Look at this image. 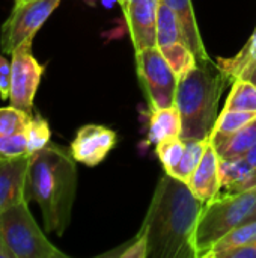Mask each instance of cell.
I'll return each mask as SVG.
<instances>
[{"mask_svg":"<svg viewBox=\"0 0 256 258\" xmlns=\"http://www.w3.org/2000/svg\"><path fill=\"white\" fill-rule=\"evenodd\" d=\"M0 258H12V254H11V251L8 249L6 242H5L2 233H0Z\"/></svg>","mask_w":256,"mask_h":258,"instance_id":"31","label":"cell"},{"mask_svg":"<svg viewBox=\"0 0 256 258\" xmlns=\"http://www.w3.org/2000/svg\"><path fill=\"white\" fill-rule=\"evenodd\" d=\"M128 2H130V0H119V5L124 8V6H127V5H128Z\"/></svg>","mask_w":256,"mask_h":258,"instance_id":"36","label":"cell"},{"mask_svg":"<svg viewBox=\"0 0 256 258\" xmlns=\"http://www.w3.org/2000/svg\"><path fill=\"white\" fill-rule=\"evenodd\" d=\"M32 42L26 41L11 53V83H9V104L27 113L33 110V101L44 76V65H41L32 54Z\"/></svg>","mask_w":256,"mask_h":258,"instance_id":"8","label":"cell"},{"mask_svg":"<svg viewBox=\"0 0 256 258\" xmlns=\"http://www.w3.org/2000/svg\"><path fill=\"white\" fill-rule=\"evenodd\" d=\"M21 2H29V0H15V3H21Z\"/></svg>","mask_w":256,"mask_h":258,"instance_id":"37","label":"cell"},{"mask_svg":"<svg viewBox=\"0 0 256 258\" xmlns=\"http://www.w3.org/2000/svg\"><path fill=\"white\" fill-rule=\"evenodd\" d=\"M256 204V187L240 194L219 195L204 204L195 230L196 258H205L216 243L238 225L244 224Z\"/></svg>","mask_w":256,"mask_h":258,"instance_id":"4","label":"cell"},{"mask_svg":"<svg viewBox=\"0 0 256 258\" xmlns=\"http://www.w3.org/2000/svg\"><path fill=\"white\" fill-rule=\"evenodd\" d=\"M220 183L226 194H240L256 187V172L246 157L220 159Z\"/></svg>","mask_w":256,"mask_h":258,"instance_id":"14","label":"cell"},{"mask_svg":"<svg viewBox=\"0 0 256 258\" xmlns=\"http://www.w3.org/2000/svg\"><path fill=\"white\" fill-rule=\"evenodd\" d=\"M246 160L252 165V168L255 169V172H256V145L246 154Z\"/></svg>","mask_w":256,"mask_h":258,"instance_id":"32","label":"cell"},{"mask_svg":"<svg viewBox=\"0 0 256 258\" xmlns=\"http://www.w3.org/2000/svg\"><path fill=\"white\" fill-rule=\"evenodd\" d=\"M75 163L69 150L53 142L30 156L26 200L39 206L45 233L63 236L69 227L77 192Z\"/></svg>","mask_w":256,"mask_h":258,"instance_id":"2","label":"cell"},{"mask_svg":"<svg viewBox=\"0 0 256 258\" xmlns=\"http://www.w3.org/2000/svg\"><path fill=\"white\" fill-rule=\"evenodd\" d=\"M231 80L211 60L198 63L178 79L175 106L181 116V139L210 138L219 118V100Z\"/></svg>","mask_w":256,"mask_h":258,"instance_id":"3","label":"cell"},{"mask_svg":"<svg viewBox=\"0 0 256 258\" xmlns=\"http://www.w3.org/2000/svg\"><path fill=\"white\" fill-rule=\"evenodd\" d=\"M181 138V116L177 106L152 110L149 122V141L158 144L169 138Z\"/></svg>","mask_w":256,"mask_h":258,"instance_id":"17","label":"cell"},{"mask_svg":"<svg viewBox=\"0 0 256 258\" xmlns=\"http://www.w3.org/2000/svg\"><path fill=\"white\" fill-rule=\"evenodd\" d=\"M115 3H119V0H101V5L104 8H112Z\"/></svg>","mask_w":256,"mask_h":258,"instance_id":"33","label":"cell"},{"mask_svg":"<svg viewBox=\"0 0 256 258\" xmlns=\"http://www.w3.org/2000/svg\"><path fill=\"white\" fill-rule=\"evenodd\" d=\"M256 118V112H246V110H222V113L219 115L214 128L210 135V141L211 144L219 142L228 136H231L232 133L238 132L240 128H243L246 124H249L250 121H253Z\"/></svg>","mask_w":256,"mask_h":258,"instance_id":"19","label":"cell"},{"mask_svg":"<svg viewBox=\"0 0 256 258\" xmlns=\"http://www.w3.org/2000/svg\"><path fill=\"white\" fill-rule=\"evenodd\" d=\"M204 203L187 183L164 174L154 192L140 233L148 258H196L193 237Z\"/></svg>","mask_w":256,"mask_h":258,"instance_id":"1","label":"cell"},{"mask_svg":"<svg viewBox=\"0 0 256 258\" xmlns=\"http://www.w3.org/2000/svg\"><path fill=\"white\" fill-rule=\"evenodd\" d=\"M187 186L204 204L213 201L220 195V157L213 147L211 141L204 153V157L192 177L187 181Z\"/></svg>","mask_w":256,"mask_h":258,"instance_id":"12","label":"cell"},{"mask_svg":"<svg viewBox=\"0 0 256 258\" xmlns=\"http://www.w3.org/2000/svg\"><path fill=\"white\" fill-rule=\"evenodd\" d=\"M101 257H116V258H148V243L143 233L139 231L136 239L125 243L122 248H118L115 251L106 252Z\"/></svg>","mask_w":256,"mask_h":258,"instance_id":"27","label":"cell"},{"mask_svg":"<svg viewBox=\"0 0 256 258\" xmlns=\"http://www.w3.org/2000/svg\"><path fill=\"white\" fill-rule=\"evenodd\" d=\"M30 115L32 113H27L11 104L8 107H0V138L24 135Z\"/></svg>","mask_w":256,"mask_h":258,"instance_id":"25","label":"cell"},{"mask_svg":"<svg viewBox=\"0 0 256 258\" xmlns=\"http://www.w3.org/2000/svg\"><path fill=\"white\" fill-rule=\"evenodd\" d=\"M0 233L12 258H68L47 239L32 216L26 200L0 216Z\"/></svg>","mask_w":256,"mask_h":258,"instance_id":"5","label":"cell"},{"mask_svg":"<svg viewBox=\"0 0 256 258\" xmlns=\"http://www.w3.org/2000/svg\"><path fill=\"white\" fill-rule=\"evenodd\" d=\"M216 65L231 80V83L235 80H250L256 68V29L244 47L234 57H219Z\"/></svg>","mask_w":256,"mask_h":258,"instance_id":"15","label":"cell"},{"mask_svg":"<svg viewBox=\"0 0 256 258\" xmlns=\"http://www.w3.org/2000/svg\"><path fill=\"white\" fill-rule=\"evenodd\" d=\"M26 154H27V148H26L24 135L0 138V160L18 157V156H26Z\"/></svg>","mask_w":256,"mask_h":258,"instance_id":"28","label":"cell"},{"mask_svg":"<svg viewBox=\"0 0 256 258\" xmlns=\"http://www.w3.org/2000/svg\"><path fill=\"white\" fill-rule=\"evenodd\" d=\"M160 50L178 79L186 76L198 63L195 53L184 42H174V44L160 47Z\"/></svg>","mask_w":256,"mask_h":258,"instance_id":"22","label":"cell"},{"mask_svg":"<svg viewBox=\"0 0 256 258\" xmlns=\"http://www.w3.org/2000/svg\"><path fill=\"white\" fill-rule=\"evenodd\" d=\"M223 110L256 112V85L250 80H235Z\"/></svg>","mask_w":256,"mask_h":258,"instance_id":"24","label":"cell"},{"mask_svg":"<svg viewBox=\"0 0 256 258\" xmlns=\"http://www.w3.org/2000/svg\"><path fill=\"white\" fill-rule=\"evenodd\" d=\"M60 5V0H29L15 3L2 24L0 48L11 54L26 41H33L38 30Z\"/></svg>","mask_w":256,"mask_h":258,"instance_id":"7","label":"cell"},{"mask_svg":"<svg viewBox=\"0 0 256 258\" xmlns=\"http://www.w3.org/2000/svg\"><path fill=\"white\" fill-rule=\"evenodd\" d=\"M219 258H256V240L246 246L223 252Z\"/></svg>","mask_w":256,"mask_h":258,"instance_id":"30","label":"cell"},{"mask_svg":"<svg viewBox=\"0 0 256 258\" xmlns=\"http://www.w3.org/2000/svg\"><path fill=\"white\" fill-rule=\"evenodd\" d=\"M256 240V219L255 221H246L244 224L234 228L231 233H228L223 239H220L216 246L207 254L205 258H219L223 252L246 246Z\"/></svg>","mask_w":256,"mask_h":258,"instance_id":"18","label":"cell"},{"mask_svg":"<svg viewBox=\"0 0 256 258\" xmlns=\"http://www.w3.org/2000/svg\"><path fill=\"white\" fill-rule=\"evenodd\" d=\"M24 139L29 156L45 148L51 142V130L48 121L38 113L30 115V119L24 130Z\"/></svg>","mask_w":256,"mask_h":258,"instance_id":"23","label":"cell"},{"mask_svg":"<svg viewBox=\"0 0 256 258\" xmlns=\"http://www.w3.org/2000/svg\"><path fill=\"white\" fill-rule=\"evenodd\" d=\"M118 142V135L109 127L86 124L77 130L69 151L77 163L86 166L100 165Z\"/></svg>","mask_w":256,"mask_h":258,"instance_id":"9","label":"cell"},{"mask_svg":"<svg viewBox=\"0 0 256 258\" xmlns=\"http://www.w3.org/2000/svg\"><path fill=\"white\" fill-rule=\"evenodd\" d=\"M210 144V138L207 139H198V141H186V150L181 157L180 165L170 172L172 177L187 183L198 165L201 163L204 153Z\"/></svg>","mask_w":256,"mask_h":258,"instance_id":"20","label":"cell"},{"mask_svg":"<svg viewBox=\"0 0 256 258\" xmlns=\"http://www.w3.org/2000/svg\"><path fill=\"white\" fill-rule=\"evenodd\" d=\"M9 83H11V60L0 54V98L9 100Z\"/></svg>","mask_w":256,"mask_h":258,"instance_id":"29","label":"cell"},{"mask_svg":"<svg viewBox=\"0 0 256 258\" xmlns=\"http://www.w3.org/2000/svg\"><path fill=\"white\" fill-rule=\"evenodd\" d=\"M256 219V204H255V209H253V212L250 213V216H249V219L247 221H255Z\"/></svg>","mask_w":256,"mask_h":258,"instance_id":"34","label":"cell"},{"mask_svg":"<svg viewBox=\"0 0 256 258\" xmlns=\"http://www.w3.org/2000/svg\"><path fill=\"white\" fill-rule=\"evenodd\" d=\"M166 3L174 14L178 18L181 33H183V41L184 44L195 53L198 60H210V56L205 50V45L202 42L198 24H196V17L192 8V0H161Z\"/></svg>","mask_w":256,"mask_h":258,"instance_id":"13","label":"cell"},{"mask_svg":"<svg viewBox=\"0 0 256 258\" xmlns=\"http://www.w3.org/2000/svg\"><path fill=\"white\" fill-rule=\"evenodd\" d=\"M250 82H252V83H255V85H256V68H255V71L252 73V76H250Z\"/></svg>","mask_w":256,"mask_h":258,"instance_id":"35","label":"cell"},{"mask_svg":"<svg viewBox=\"0 0 256 258\" xmlns=\"http://www.w3.org/2000/svg\"><path fill=\"white\" fill-rule=\"evenodd\" d=\"M29 160L30 156L27 154L0 160V216L17 203L26 200Z\"/></svg>","mask_w":256,"mask_h":258,"instance_id":"11","label":"cell"},{"mask_svg":"<svg viewBox=\"0 0 256 258\" xmlns=\"http://www.w3.org/2000/svg\"><path fill=\"white\" fill-rule=\"evenodd\" d=\"M174 42H184L181 27L174 11L160 0L157 12V45L164 47Z\"/></svg>","mask_w":256,"mask_h":258,"instance_id":"21","label":"cell"},{"mask_svg":"<svg viewBox=\"0 0 256 258\" xmlns=\"http://www.w3.org/2000/svg\"><path fill=\"white\" fill-rule=\"evenodd\" d=\"M186 150V141L178 138H169L155 145L157 156L167 174H170L181 162V157Z\"/></svg>","mask_w":256,"mask_h":258,"instance_id":"26","label":"cell"},{"mask_svg":"<svg viewBox=\"0 0 256 258\" xmlns=\"http://www.w3.org/2000/svg\"><path fill=\"white\" fill-rule=\"evenodd\" d=\"M136 53V68L151 110L175 106L178 77L166 62L160 47Z\"/></svg>","mask_w":256,"mask_h":258,"instance_id":"6","label":"cell"},{"mask_svg":"<svg viewBox=\"0 0 256 258\" xmlns=\"http://www.w3.org/2000/svg\"><path fill=\"white\" fill-rule=\"evenodd\" d=\"M256 145V118L246 124L238 132L232 133L231 136L214 142L213 147L216 148L217 154L223 160L246 157V154Z\"/></svg>","mask_w":256,"mask_h":258,"instance_id":"16","label":"cell"},{"mask_svg":"<svg viewBox=\"0 0 256 258\" xmlns=\"http://www.w3.org/2000/svg\"><path fill=\"white\" fill-rule=\"evenodd\" d=\"M160 0H130L125 11L134 51L157 45V12Z\"/></svg>","mask_w":256,"mask_h":258,"instance_id":"10","label":"cell"}]
</instances>
